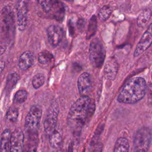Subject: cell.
<instances>
[{
  "label": "cell",
  "mask_w": 152,
  "mask_h": 152,
  "mask_svg": "<svg viewBox=\"0 0 152 152\" xmlns=\"http://www.w3.org/2000/svg\"><path fill=\"white\" fill-rule=\"evenodd\" d=\"M95 108L94 100L88 96H81L73 103L67 117V123L72 134H80L93 115Z\"/></svg>",
  "instance_id": "obj_1"
},
{
  "label": "cell",
  "mask_w": 152,
  "mask_h": 152,
  "mask_svg": "<svg viewBox=\"0 0 152 152\" xmlns=\"http://www.w3.org/2000/svg\"><path fill=\"white\" fill-rule=\"evenodd\" d=\"M147 86L145 80L140 77L128 80L119 92L117 100L124 104H134L141 100L146 94Z\"/></svg>",
  "instance_id": "obj_2"
},
{
  "label": "cell",
  "mask_w": 152,
  "mask_h": 152,
  "mask_svg": "<svg viewBox=\"0 0 152 152\" xmlns=\"http://www.w3.org/2000/svg\"><path fill=\"white\" fill-rule=\"evenodd\" d=\"M42 115V108L38 105L32 106L25 119V129L27 135H37V131Z\"/></svg>",
  "instance_id": "obj_3"
},
{
  "label": "cell",
  "mask_w": 152,
  "mask_h": 152,
  "mask_svg": "<svg viewBox=\"0 0 152 152\" xmlns=\"http://www.w3.org/2000/svg\"><path fill=\"white\" fill-rule=\"evenodd\" d=\"M151 133L147 127L138 129L133 141L132 152H147L151 144Z\"/></svg>",
  "instance_id": "obj_4"
},
{
  "label": "cell",
  "mask_w": 152,
  "mask_h": 152,
  "mask_svg": "<svg viewBox=\"0 0 152 152\" xmlns=\"http://www.w3.org/2000/svg\"><path fill=\"white\" fill-rule=\"evenodd\" d=\"M106 51L104 46L100 39L96 37L90 42L89 48L90 61L95 68L100 67L104 61Z\"/></svg>",
  "instance_id": "obj_5"
},
{
  "label": "cell",
  "mask_w": 152,
  "mask_h": 152,
  "mask_svg": "<svg viewBox=\"0 0 152 152\" xmlns=\"http://www.w3.org/2000/svg\"><path fill=\"white\" fill-rule=\"evenodd\" d=\"M58 114L59 106L56 102H53L48 107L43 122L44 131L47 135H49L55 130Z\"/></svg>",
  "instance_id": "obj_6"
},
{
  "label": "cell",
  "mask_w": 152,
  "mask_h": 152,
  "mask_svg": "<svg viewBox=\"0 0 152 152\" xmlns=\"http://www.w3.org/2000/svg\"><path fill=\"white\" fill-rule=\"evenodd\" d=\"M28 1L18 0L17 5V23L18 28L20 31L25 29L27 21Z\"/></svg>",
  "instance_id": "obj_7"
},
{
  "label": "cell",
  "mask_w": 152,
  "mask_h": 152,
  "mask_svg": "<svg viewBox=\"0 0 152 152\" xmlns=\"http://www.w3.org/2000/svg\"><path fill=\"white\" fill-rule=\"evenodd\" d=\"M46 33L48 42L53 47H56L59 45L64 36L62 28L56 24L49 26L46 30Z\"/></svg>",
  "instance_id": "obj_8"
},
{
  "label": "cell",
  "mask_w": 152,
  "mask_h": 152,
  "mask_svg": "<svg viewBox=\"0 0 152 152\" xmlns=\"http://www.w3.org/2000/svg\"><path fill=\"white\" fill-rule=\"evenodd\" d=\"M24 143V135L20 129H17L11 133L10 152H22Z\"/></svg>",
  "instance_id": "obj_9"
},
{
  "label": "cell",
  "mask_w": 152,
  "mask_h": 152,
  "mask_svg": "<svg viewBox=\"0 0 152 152\" xmlns=\"http://www.w3.org/2000/svg\"><path fill=\"white\" fill-rule=\"evenodd\" d=\"M152 42L151 34V24H150L146 30V31L142 36L140 40L138 43L135 50L134 51V56H137L144 51H145L151 45Z\"/></svg>",
  "instance_id": "obj_10"
},
{
  "label": "cell",
  "mask_w": 152,
  "mask_h": 152,
  "mask_svg": "<svg viewBox=\"0 0 152 152\" xmlns=\"http://www.w3.org/2000/svg\"><path fill=\"white\" fill-rule=\"evenodd\" d=\"M77 86L81 96H87L91 88V79L90 74L88 72L82 73L78 77Z\"/></svg>",
  "instance_id": "obj_11"
},
{
  "label": "cell",
  "mask_w": 152,
  "mask_h": 152,
  "mask_svg": "<svg viewBox=\"0 0 152 152\" xmlns=\"http://www.w3.org/2000/svg\"><path fill=\"white\" fill-rule=\"evenodd\" d=\"M118 70V65L115 59H110L107 61L104 67V76L109 80L115 79Z\"/></svg>",
  "instance_id": "obj_12"
},
{
  "label": "cell",
  "mask_w": 152,
  "mask_h": 152,
  "mask_svg": "<svg viewBox=\"0 0 152 152\" xmlns=\"http://www.w3.org/2000/svg\"><path fill=\"white\" fill-rule=\"evenodd\" d=\"M34 55L30 51L27 50L23 52L20 56L18 61V66L22 70H27L33 64Z\"/></svg>",
  "instance_id": "obj_13"
},
{
  "label": "cell",
  "mask_w": 152,
  "mask_h": 152,
  "mask_svg": "<svg viewBox=\"0 0 152 152\" xmlns=\"http://www.w3.org/2000/svg\"><path fill=\"white\" fill-rule=\"evenodd\" d=\"M27 136L22 152H36L37 146V135H27Z\"/></svg>",
  "instance_id": "obj_14"
},
{
  "label": "cell",
  "mask_w": 152,
  "mask_h": 152,
  "mask_svg": "<svg viewBox=\"0 0 152 152\" xmlns=\"http://www.w3.org/2000/svg\"><path fill=\"white\" fill-rule=\"evenodd\" d=\"M11 135V131L8 129H5L2 133L0 140V149L2 152L10 151Z\"/></svg>",
  "instance_id": "obj_15"
},
{
  "label": "cell",
  "mask_w": 152,
  "mask_h": 152,
  "mask_svg": "<svg viewBox=\"0 0 152 152\" xmlns=\"http://www.w3.org/2000/svg\"><path fill=\"white\" fill-rule=\"evenodd\" d=\"M129 143L126 138L120 137L117 139L113 152H129Z\"/></svg>",
  "instance_id": "obj_16"
},
{
  "label": "cell",
  "mask_w": 152,
  "mask_h": 152,
  "mask_svg": "<svg viewBox=\"0 0 152 152\" xmlns=\"http://www.w3.org/2000/svg\"><path fill=\"white\" fill-rule=\"evenodd\" d=\"M151 15V10L150 9H146L142 11L138 16L137 18V25L138 27L142 28L146 26L147 23L150 20Z\"/></svg>",
  "instance_id": "obj_17"
},
{
  "label": "cell",
  "mask_w": 152,
  "mask_h": 152,
  "mask_svg": "<svg viewBox=\"0 0 152 152\" xmlns=\"http://www.w3.org/2000/svg\"><path fill=\"white\" fill-rule=\"evenodd\" d=\"M49 142L53 148H58L62 142V136L56 130H54L49 135Z\"/></svg>",
  "instance_id": "obj_18"
},
{
  "label": "cell",
  "mask_w": 152,
  "mask_h": 152,
  "mask_svg": "<svg viewBox=\"0 0 152 152\" xmlns=\"http://www.w3.org/2000/svg\"><path fill=\"white\" fill-rule=\"evenodd\" d=\"M19 80V75L17 73H11L7 78L6 88L7 90H11L17 84Z\"/></svg>",
  "instance_id": "obj_19"
},
{
  "label": "cell",
  "mask_w": 152,
  "mask_h": 152,
  "mask_svg": "<svg viewBox=\"0 0 152 152\" xmlns=\"http://www.w3.org/2000/svg\"><path fill=\"white\" fill-rule=\"evenodd\" d=\"M54 9V16L55 18L58 20H61L64 16V8L62 5L59 2L53 3L52 9Z\"/></svg>",
  "instance_id": "obj_20"
},
{
  "label": "cell",
  "mask_w": 152,
  "mask_h": 152,
  "mask_svg": "<svg viewBox=\"0 0 152 152\" xmlns=\"http://www.w3.org/2000/svg\"><path fill=\"white\" fill-rule=\"evenodd\" d=\"M112 12V9L108 5L103 6L99 12V18L100 21H104L109 18Z\"/></svg>",
  "instance_id": "obj_21"
},
{
  "label": "cell",
  "mask_w": 152,
  "mask_h": 152,
  "mask_svg": "<svg viewBox=\"0 0 152 152\" xmlns=\"http://www.w3.org/2000/svg\"><path fill=\"white\" fill-rule=\"evenodd\" d=\"M18 116V110L17 108L11 106L6 113V119L11 122H15L17 121Z\"/></svg>",
  "instance_id": "obj_22"
},
{
  "label": "cell",
  "mask_w": 152,
  "mask_h": 152,
  "mask_svg": "<svg viewBox=\"0 0 152 152\" xmlns=\"http://www.w3.org/2000/svg\"><path fill=\"white\" fill-rule=\"evenodd\" d=\"M28 96V93L26 91L24 90H20L17 91L13 99V102L14 103H22L24 102Z\"/></svg>",
  "instance_id": "obj_23"
},
{
  "label": "cell",
  "mask_w": 152,
  "mask_h": 152,
  "mask_svg": "<svg viewBox=\"0 0 152 152\" xmlns=\"http://www.w3.org/2000/svg\"><path fill=\"white\" fill-rule=\"evenodd\" d=\"M45 81V75L42 73H38L36 74L33 78V80H32L33 87L34 88L37 89L43 85Z\"/></svg>",
  "instance_id": "obj_24"
},
{
  "label": "cell",
  "mask_w": 152,
  "mask_h": 152,
  "mask_svg": "<svg viewBox=\"0 0 152 152\" xmlns=\"http://www.w3.org/2000/svg\"><path fill=\"white\" fill-rule=\"evenodd\" d=\"M53 58L52 55L48 51H42L39 53L38 61L42 64H46L49 62Z\"/></svg>",
  "instance_id": "obj_25"
},
{
  "label": "cell",
  "mask_w": 152,
  "mask_h": 152,
  "mask_svg": "<svg viewBox=\"0 0 152 152\" xmlns=\"http://www.w3.org/2000/svg\"><path fill=\"white\" fill-rule=\"evenodd\" d=\"M43 10L47 12L50 11L53 5V0H36Z\"/></svg>",
  "instance_id": "obj_26"
},
{
  "label": "cell",
  "mask_w": 152,
  "mask_h": 152,
  "mask_svg": "<svg viewBox=\"0 0 152 152\" xmlns=\"http://www.w3.org/2000/svg\"><path fill=\"white\" fill-rule=\"evenodd\" d=\"M6 48H7V46L5 45V43H0V56L5 52Z\"/></svg>",
  "instance_id": "obj_27"
},
{
  "label": "cell",
  "mask_w": 152,
  "mask_h": 152,
  "mask_svg": "<svg viewBox=\"0 0 152 152\" xmlns=\"http://www.w3.org/2000/svg\"><path fill=\"white\" fill-rule=\"evenodd\" d=\"M102 144L101 143H98L96 145V148L94 150V152H102Z\"/></svg>",
  "instance_id": "obj_28"
},
{
  "label": "cell",
  "mask_w": 152,
  "mask_h": 152,
  "mask_svg": "<svg viewBox=\"0 0 152 152\" xmlns=\"http://www.w3.org/2000/svg\"><path fill=\"white\" fill-rule=\"evenodd\" d=\"M5 67V62L4 61L0 60V74L3 71Z\"/></svg>",
  "instance_id": "obj_29"
},
{
  "label": "cell",
  "mask_w": 152,
  "mask_h": 152,
  "mask_svg": "<svg viewBox=\"0 0 152 152\" xmlns=\"http://www.w3.org/2000/svg\"><path fill=\"white\" fill-rule=\"evenodd\" d=\"M68 152H73V145H72V143H70L68 147Z\"/></svg>",
  "instance_id": "obj_30"
},
{
  "label": "cell",
  "mask_w": 152,
  "mask_h": 152,
  "mask_svg": "<svg viewBox=\"0 0 152 152\" xmlns=\"http://www.w3.org/2000/svg\"><path fill=\"white\" fill-rule=\"evenodd\" d=\"M68 1H71V0H68Z\"/></svg>",
  "instance_id": "obj_31"
}]
</instances>
